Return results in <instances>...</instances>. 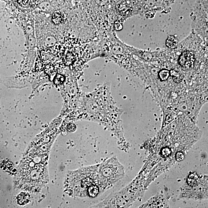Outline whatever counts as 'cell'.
I'll return each instance as SVG.
<instances>
[{
	"label": "cell",
	"mask_w": 208,
	"mask_h": 208,
	"mask_svg": "<svg viewBox=\"0 0 208 208\" xmlns=\"http://www.w3.org/2000/svg\"><path fill=\"white\" fill-rule=\"evenodd\" d=\"M98 167L99 164L88 166L68 173L65 182L66 193L73 197H87L92 188L98 185L100 187Z\"/></svg>",
	"instance_id": "1"
},
{
	"label": "cell",
	"mask_w": 208,
	"mask_h": 208,
	"mask_svg": "<svg viewBox=\"0 0 208 208\" xmlns=\"http://www.w3.org/2000/svg\"><path fill=\"white\" fill-rule=\"evenodd\" d=\"M123 167L117 158L113 157L99 164V182L103 191L108 190L124 175Z\"/></svg>",
	"instance_id": "2"
},
{
	"label": "cell",
	"mask_w": 208,
	"mask_h": 208,
	"mask_svg": "<svg viewBox=\"0 0 208 208\" xmlns=\"http://www.w3.org/2000/svg\"><path fill=\"white\" fill-rule=\"evenodd\" d=\"M195 62V56L192 52L185 51L180 56L179 63L182 67L185 69L191 68Z\"/></svg>",
	"instance_id": "3"
},
{
	"label": "cell",
	"mask_w": 208,
	"mask_h": 208,
	"mask_svg": "<svg viewBox=\"0 0 208 208\" xmlns=\"http://www.w3.org/2000/svg\"><path fill=\"white\" fill-rule=\"evenodd\" d=\"M52 20L54 24H59L65 21L66 16L65 14L61 11H55L53 13Z\"/></svg>",
	"instance_id": "4"
},
{
	"label": "cell",
	"mask_w": 208,
	"mask_h": 208,
	"mask_svg": "<svg viewBox=\"0 0 208 208\" xmlns=\"http://www.w3.org/2000/svg\"><path fill=\"white\" fill-rule=\"evenodd\" d=\"M198 177L196 173H191L187 179L188 184L191 187H194L197 185L198 183Z\"/></svg>",
	"instance_id": "5"
},
{
	"label": "cell",
	"mask_w": 208,
	"mask_h": 208,
	"mask_svg": "<svg viewBox=\"0 0 208 208\" xmlns=\"http://www.w3.org/2000/svg\"><path fill=\"white\" fill-rule=\"evenodd\" d=\"M19 204L24 205L28 203L30 200L29 195L25 193H22L18 195L17 198Z\"/></svg>",
	"instance_id": "6"
},
{
	"label": "cell",
	"mask_w": 208,
	"mask_h": 208,
	"mask_svg": "<svg viewBox=\"0 0 208 208\" xmlns=\"http://www.w3.org/2000/svg\"><path fill=\"white\" fill-rule=\"evenodd\" d=\"M178 41L174 37L170 36L167 38L166 41V45L171 48H174L177 45Z\"/></svg>",
	"instance_id": "7"
},
{
	"label": "cell",
	"mask_w": 208,
	"mask_h": 208,
	"mask_svg": "<svg viewBox=\"0 0 208 208\" xmlns=\"http://www.w3.org/2000/svg\"><path fill=\"white\" fill-rule=\"evenodd\" d=\"M170 74L173 81L176 83H179L182 81L183 77L182 75L179 72L175 71V70H171L170 72Z\"/></svg>",
	"instance_id": "8"
},
{
	"label": "cell",
	"mask_w": 208,
	"mask_h": 208,
	"mask_svg": "<svg viewBox=\"0 0 208 208\" xmlns=\"http://www.w3.org/2000/svg\"><path fill=\"white\" fill-rule=\"evenodd\" d=\"M170 72L166 69H163L160 72L159 75L162 81H165L169 77Z\"/></svg>",
	"instance_id": "9"
},
{
	"label": "cell",
	"mask_w": 208,
	"mask_h": 208,
	"mask_svg": "<svg viewBox=\"0 0 208 208\" xmlns=\"http://www.w3.org/2000/svg\"><path fill=\"white\" fill-rule=\"evenodd\" d=\"M65 80V77L61 75L58 74L55 77L54 82L57 85L62 84Z\"/></svg>",
	"instance_id": "10"
},
{
	"label": "cell",
	"mask_w": 208,
	"mask_h": 208,
	"mask_svg": "<svg viewBox=\"0 0 208 208\" xmlns=\"http://www.w3.org/2000/svg\"><path fill=\"white\" fill-rule=\"evenodd\" d=\"M171 150L168 147L164 148L162 149L161 154L164 157H168L171 154Z\"/></svg>",
	"instance_id": "11"
},
{
	"label": "cell",
	"mask_w": 208,
	"mask_h": 208,
	"mask_svg": "<svg viewBox=\"0 0 208 208\" xmlns=\"http://www.w3.org/2000/svg\"><path fill=\"white\" fill-rule=\"evenodd\" d=\"M185 156L182 153L178 152L176 155V159L177 161L180 162L184 159Z\"/></svg>",
	"instance_id": "12"
},
{
	"label": "cell",
	"mask_w": 208,
	"mask_h": 208,
	"mask_svg": "<svg viewBox=\"0 0 208 208\" xmlns=\"http://www.w3.org/2000/svg\"><path fill=\"white\" fill-rule=\"evenodd\" d=\"M123 51L122 47L119 46H115L113 47V51L114 53L118 54L120 53Z\"/></svg>",
	"instance_id": "13"
},
{
	"label": "cell",
	"mask_w": 208,
	"mask_h": 208,
	"mask_svg": "<svg viewBox=\"0 0 208 208\" xmlns=\"http://www.w3.org/2000/svg\"><path fill=\"white\" fill-rule=\"evenodd\" d=\"M114 28L116 31H120L123 28V25L122 23L119 21H116L114 23Z\"/></svg>",
	"instance_id": "14"
},
{
	"label": "cell",
	"mask_w": 208,
	"mask_h": 208,
	"mask_svg": "<svg viewBox=\"0 0 208 208\" xmlns=\"http://www.w3.org/2000/svg\"><path fill=\"white\" fill-rule=\"evenodd\" d=\"M98 4L100 5H103L107 4L108 0H95Z\"/></svg>",
	"instance_id": "15"
},
{
	"label": "cell",
	"mask_w": 208,
	"mask_h": 208,
	"mask_svg": "<svg viewBox=\"0 0 208 208\" xmlns=\"http://www.w3.org/2000/svg\"><path fill=\"white\" fill-rule=\"evenodd\" d=\"M28 2V0H18L19 3L21 5H25Z\"/></svg>",
	"instance_id": "16"
}]
</instances>
